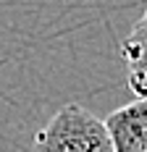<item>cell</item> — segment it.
<instances>
[{"instance_id":"obj_1","label":"cell","mask_w":147,"mask_h":152,"mask_svg":"<svg viewBox=\"0 0 147 152\" xmlns=\"http://www.w3.org/2000/svg\"><path fill=\"white\" fill-rule=\"evenodd\" d=\"M32 152H113L105 121L82 105H63L34 137Z\"/></svg>"},{"instance_id":"obj_2","label":"cell","mask_w":147,"mask_h":152,"mask_svg":"<svg viewBox=\"0 0 147 152\" xmlns=\"http://www.w3.org/2000/svg\"><path fill=\"white\" fill-rule=\"evenodd\" d=\"M113 152H147V102L134 100L105 121Z\"/></svg>"},{"instance_id":"obj_3","label":"cell","mask_w":147,"mask_h":152,"mask_svg":"<svg viewBox=\"0 0 147 152\" xmlns=\"http://www.w3.org/2000/svg\"><path fill=\"white\" fill-rule=\"evenodd\" d=\"M123 61L129 68V87L137 94V100L147 102V8L142 18L134 24L132 34L123 42Z\"/></svg>"}]
</instances>
